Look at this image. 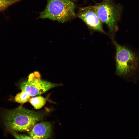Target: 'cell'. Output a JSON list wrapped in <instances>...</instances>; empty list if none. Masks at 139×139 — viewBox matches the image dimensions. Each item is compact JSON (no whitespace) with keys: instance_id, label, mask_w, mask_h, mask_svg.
Listing matches in <instances>:
<instances>
[{"instance_id":"3957f363","label":"cell","mask_w":139,"mask_h":139,"mask_svg":"<svg viewBox=\"0 0 139 139\" xmlns=\"http://www.w3.org/2000/svg\"><path fill=\"white\" fill-rule=\"evenodd\" d=\"M75 6L69 0H48L45 9L38 18L49 19L63 23L76 16Z\"/></svg>"},{"instance_id":"9c48e42d","label":"cell","mask_w":139,"mask_h":139,"mask_svg":"<svg viewBox=\"0 0 139 139\" xmlns=\"http://www.w3.org/2000/svg\"><path fill=\"white\" fill-rule=\"evenodd\" d=\"M30 96L26 92L24 91L18 94L15 96L14 99L15 101L20 103H24L28 101L30 99Z\"/></svg>"},{"instance_id":"ba28073f","label":"cell","mask_w":139,"mask_h":139,"mask_svg":"<svg viewBox=\"0 0 139 139\" xmlns=\"http://www.w3.org/2000/svg\"><path fill=\"white\" fill-rule=\"evenodd\" d=\"M47 101L46 99L41 96L33 97L30 99L29 102L37 109H39L45 104Z\"/></svg>"},{"instance_id":"6da1fadb","label":"cell","mask_w":139,"mask_h":139,"mask_svg":"<svg viewBox=\"0 0 139 139\" xmlns=\"http://www.w3.org/2000/svg\"><path fill=\"white\" fill-rule=\"evenodd\" d=\"M116 51V73L127 81L136 83L139 79V56L114 41Z\"/></svg>"},{"instance_id":"8fae6325","label":"cell","mask_w":139,"mask_h":139,"mask_svg":"<svg viewBox=\"0 0 139 139\" xmlns=\"http://www.w3.org/2000/svg\"><path fill=\"white\" fill-rule=\"evenodd\" d=\"M12 132V134L15 139H33L30 136L20 134L15 132Z\"/></svg>"},{"instance_id":"52a82bcc","label":"cell","mask_w":139,"mask_h":139,"mask_svg":"<svg viewBox=\"0 0 139 139\" xmlns=\"http://www.w3.org/2000/svg\"><path fill=\"white\" fill-rule=\"evenodd\" d=\"M30 133L33 139H48L51 136L52 128L48 122L43 121L34 124Z\"/></svg>"},{"instance_id":"7c38bea8","label":"cell","mask_w":139,"mask_h":139,"mask_svg":"<svg viewBox=\"0 0 139 139\" xmlns=\"http://www.w3.org/2000/svg\"><path fill=\"white\" fill-rule=\"evenodd\" d=\"M73 0V1H77V0Z\"/></svg>"},{"instance_id":"7a4b0ae2","label":"cell","mask_w":139,"mask_h":139,"mask_svg":"<svg viewBox=\"0 0 139 139\" xmlns=\"http://www.w3.org/2000/svg\"><path fill=\"white\" fill-rule=\"evenodd\" d=\"M43 115L39 112L19 107L7 111L4 118L5 126L11 131H27Z\"/></svg>"},{"instance_id":"277c9868","label":"cell","mask_w":139,"mask_h":139,"mask_svg":"<svg viewBox=\"0 0 139 139\" xmlns=\"http://www.w3.org/2000/svg\"><path fill=\"white\" fill-rule=\"evenodd\" d=\"M100 20L107 26L110 32L114 34L117 29L122 6L116 4L113 0H102L94 6Z\"/></svg>"},{"instance_id":"5b68a950","label":"cell","mask_w":139,"mask_h":139,"mask_svg":"<svg viewBox=\"0 0 139 139\" xmlns=\"http://www.w3.org/2000/svg\"><path fill=\"white\" fill-rule=\"evenodd\" d=\"M40 77L39 73L37 72L30 74L28 81L21 84L22 91L32 97L42 94L53 88L61 85L42 80Z\"/></svg>"},{"instance_id":"8992f818","label":"cell","mask_w":139,"mask_h":139,"mask_svg":"<svg viewBox=\"0 0 139 139\" xmlns=\"http://www.w3.org/2000/svg\"><path fill=\"white\" fill-rule=\"evenodd\" d=\"M76 16L83 21L90 29L105 33L102 23L97 15L94 6L80 8Z\"/></svg>"},{"instance_id":"30bf717a","label":"cell","mask_w":139,"mask_h":139,"mask_svg":"<svg viewBox=\"0 0 139 139\" xmlns=\"http://www.w3.org/2000/svg\"><path fill=\"white\" fill-rule=\"evenodd\" d=\"M22 0H0V11L5 10L10 6Z\"/></svg>"}]
</instances>
